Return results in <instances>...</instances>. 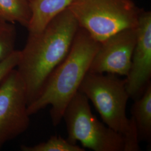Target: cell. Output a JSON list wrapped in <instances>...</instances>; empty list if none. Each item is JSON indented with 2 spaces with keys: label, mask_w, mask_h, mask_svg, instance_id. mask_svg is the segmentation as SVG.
Returning <instances> with one entry per match:
<instances>
[{
  "label": "cell",
  "mask_w": 151,
  "mask_h": 151,
  "mask_svg": "<svg viewBox=\"0 0 151 151\" xmlns=\"http://www.w3.org/2000/svg\"><path fill=\"white\" fill-rule=\"evenodd\" d=\"M31 17L29 0H0V21L19 22L27 28Z\"/></svg>",
  "instance_id": "11"
},
{
  "label": "cell",
  "mask_w": 151,
  "mask_h": 151,
  "mask_svg": "<svg viewBox=\"0 0 151 151\" xmlns=\"http://www.w3.org/2000/svg\"><path fill=\"white\" fill-rule=\"evenodd\" d=\"M99 45V42L79 27L66 58L49 77L39 96L27 106L29 115L50 105L52 124L54 127L59 125L65 108L89 71Z\"/></svg>",
  "instance_id": "2"
},
{
  "label": "cell",
  "mask_w": 151,
  "mask_h": 151,
  "mask_svg": "<svg viewBox=\"0 0 151 151\" xmlns=\"http://www.w3.org/2000/svg\"><path fill=\"white\" fill-rule=\"evenodd\" d=\"M25 86L16 69L0 83V149L28 129Z\"/></svg>",
  "instance_id": "6"
},
{
  "label": "cell",
  "mask_w": 151,
  "mask_h": 151,
  "mask_svg": "<svg viewBox=\"0 0 151 151\" xmlns=\"http://www.w3.org/2000/svg\"><path fill=\"white\" fill-rule=\"evenodd\" d=\"M73 0H29L32 17L29 33L41 32L49 22L67 9Z\"/></svg>",
  "instance_id": "9"
},
{
  "label": "cell",
  "mask_w": 151,
  "mask_h": 151,
  "mask_svg": "<svg viewBox=\"0 0 151 151\" xmlns=\"http://www.w3.org/2000/svg\"><path fill=\"white\" fill-rule=\"evenodd\" d=\"M22 151H85V150L77 145L70 143L67 139L60 135H53L46 142L32 146L22 145Z\"/></svg>",
  "instance_id": "12"
},
{
  "label": "cell",
  "mask_w": 151,
  "mask_h": 151,
  "mask_svg": "<svg viewBox=\"0 0 151 151\" xmlns=\"http://www.w3.org/2000/svg\"><path fill=\"white\" fill-rule=\"evenodd\" d=\"M78 27L67 8L41 32L29 33L16 67L25 86L27 106L39 96L49 77L66 58Z\"/></svg>",
  "instance_id": "1"
},
{
  "label": "cell",
  "mask_w": 151,
  "mask_h": 151,
  "mask_svg": "<svg viewBox=\"0 0 151 151\" xmlns=\"http://www.w3.org/2000/svg\"><path fill=\"white\" fill-rule=\"evenodd\" d=\"M131 113L138 140L148 143L151 140V83L140 97L134 100Z\"/></svg>",
  "instance_id": "10"
},
{
  "label": "cell",
  "mask_w": 151,
  "mask_h": 151,
  "mask_svg": "<svg viewBox=\"0 0 151 151\" xmlns=\"http://www.w3.org/2000/svg\"><path fill=\"white\" fill-rule=\"evenodd\" d=\"M68 8L79 27L99 43L135 28L141 10L133 0H73Z\"/></svg>",
  "instance_id": "4"
},
{
  "label": "cell",
  "mask_w": 151,
  "mask_h": 151,
  "mask_svg": "<svg viewBox=\"0 0 151 151\" xmlns=\"http://www.w3.org/2000/svg\"><path fill=\"white\" fill-rule=\"evenodd\" d=\"M16 30L10 22L0 21V63L15 50Z\"/></svg>",
  "instance_id": "13"
},
{
  "label": "cell",
  "mask_w": 151,
  "mask_h": 151,
  "mask_svg": "<svg viewBox=\"0 0 151 151\" xmlns=\"http://www.w3.org/2000/svg\"><path fill=\"white\" fill-rule=\"evenodd\" d=\"M135 41L134 28L122 30L100 43L88 72L127 77L131 67Z\"/></svg>",
  "instance_id": "8"
},
{
  "label": "cell",
  "mask_w": 151,
  "mask_h": 151,
  "mask_svg": "<svg viewBox=\"0 0 151 151\" xmlns=\"http://www.w3.org/2000/svg\"><path fill=\"white\" fill-rule=\"evenodd\" d=\"M20 58L21 50H15L10 56L0 63V83L17 67Z\"/></svg>",
  "instance_id": "14"
},
{
  "label": "cell",
  "mask_w": 151,
  "mask_h": 151,
  "mask_svg": "<svg viewBox=\"0 0 151 151\" xmlns=\"http://www.w3.org/2000/svg\"><path fill=\"white\" fill-rule=\"evenodd\" d=\"M136 41L126 89L135 100L151 83V12L141 9L135 27Z\"/></svg>",
  "instance_id": "7"
},
{
  "label": "cell",
  "mask_w": 151,
  "mask_h": 151,
  "mask_svg": "<svg viewBox=\"0 0 151 151\" xmlns=\"http://www.w3.org/2000/svg\"><path fill=\"white\" fill-rule=\"evenodd\" d=\"M78 91L91 101L104 124L124 138L125 151L140 150L137 130L132 118L126 113L129 96L126 80L112 74L88 72Z\"/></svg>",
  "instance_id": "3"
},
{
  "label": "cell",
  "mask_w": 151,
  "mask_h": 151,
  "mask_svg": "<svg viewBox=\"0 0 151 151\" xmlns=\"http://www.w3.org/2000/svg\"><path fill=\"white\" fill-rule=\"evenodd\" d=\"M67 140L94 151H125L124 138L100 122L92 114L88 99L78 91L65 109L63 115Z\"/></svg>",
  "instance_id": "5"
}]
</instances>
